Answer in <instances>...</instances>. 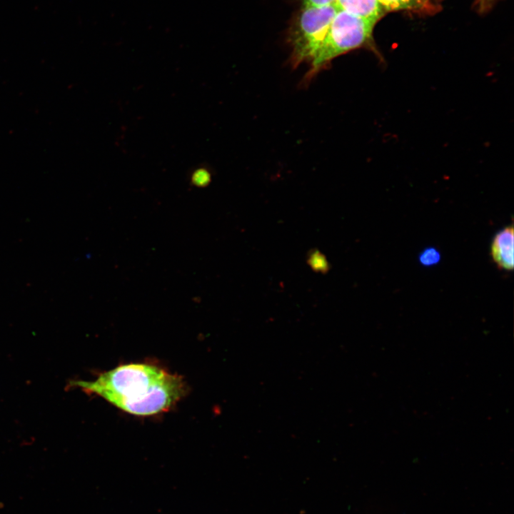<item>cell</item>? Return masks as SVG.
I'll return each instance as SVG.
<instances>
[{"label":"cell","mask_w":514,"mask_h":514,"mask_svg":"<svg viewBox=\"0 0 514 514\" xmlns=\"http://www.w3.org/2000/svg\"><path fill=\"white\" fill-rule=\"evenodd\" d=\"M307 263L312 270L317 273L324 274L330 269L326 257L317 249H313L308 253Z\"/></svg>","instance_id":"7"},{"label":"cell","mask_w":514,"mask_h":514,"mask_svg":"<svg viewBox=\"0 0 514 514\" xmlns=\"http://www.w3.org/2000/svg\"><path fill=\"white\" fill-rule=\"evenodd\" d=\"M336 0H303V5L326 6L335 4Z\"/></svg>","instance_id":"10"},{"label":"cell","mask_w":514,"mask_h":514,"mask_svg":"<svg viewBox=\"0 0 514 514\" xmlns=\"http://www.w3.org/2000/svg\"><path fill=\"white\" fill-rule=\"evenodd\" d=\"M419 262L424 266H433L440 261V253L434 247H428L420 253Z\"/></svg>","instance_id":"9"},{"label":"cell","mask_w":514,"mask_h":514,"mask_svg":"<svg viewBox=\"0 0 514 514\" xmlns=\"http://www.w3.org/2000/svg\"><path fill=\"white\" fill-rule=\"evenodd\" d=\"M385 11H406L433 14L440 9V0H378Z\"/></svg>","instance_id":"6"},{"label":"cell","mask_w":514,"mask_h":514,"mask_svg":"<svg viewBox=\"0 0 514 514\" xmlns=\"http://www.w3.org/2000/svg\"><path fill=\"white\" fill-rule=\"evenodd\" d=\"M374 26L369 21L338 9L325 39L310 63L303 84H308L320 71L330 66L333 59L353 50L366 48L378 55L373 41Z\"/></svg>","instance_id":"2"},{"label":"cell","mask_w":514,"mask_h":514,"mask_svg":"<svg viewBox=\"0 0 514 514\" xmlns=\"http://www.w3.org/2000/svg\"><path fill=\"white\" fill-rule=\"evenodd\" d=\"M482 1H488V0H482Z\"/></svg>","instance_id":"11"},{"label":"cell","mask_w":514,"mask_h":514,"mask_svg":"<svg viewBox=\"0 0 514 514\" xmlns=\"http://www.w3.org/2000/svg\"><path fill=\"white\" fill-rule=\"evenodd\" d=\"M337 11L335 4L326 6L302 5L293 20L288 34L293 67L311 62Z\"/></svg>","instance_id":"3"},{"label":"cell","mask_w":514,"mask_h":514,"mask_svg":"<svg viewBox=\"0 0 514 514\" xmlns=\"http://www.w3.org/2000/svg\"><path fill=\"white\" fill-rule=\"evenodd\" d=\"M69 388L96 394L120 410L138 416L167 411L187 393L183 378L148 363L119 366L96 380L73 381Z\"/></svg>","instance_id":"1"},{"label":"cell","mask_w":514,"mask_h":514,"mask_svg":"<svg viewBox=\"0 0 514 514\" xmlns=\"http://www.w3.org/2000/svg\"><path fill=\"white\" fill-rule=\"evenodd\" d=\"M339 10L346 11L376 24L385 14L378 0H336Z\"/></svg>","instance_id":"5"},{"label":"cell","mask_w":514,"mask_h":514,"mask_svg":"<svg viewBox=\"0 0 514 514\" xmlns=\"http://www.w3.org/2000/svg\"><path fill=\"white\" fill-rule=\"evenodd\" d=\"M211 181V175L209 171L203 167L195 169L191 175V183L198 188L207 186Z\"/></svg>","instance_id":"8"},{"label":"cell","mask_w":514,"mask_h":514,"mask_svg":"<svg viewBox=\"0 0 514 514\" xmlns=\"http://www.w3.org/2000/svg\"><path fill=\"white\" fill-rule=\"evenodd\" d=\"M513 242L512 225L505 226L494 236L490 245V256L498 268L506 271L513 269Z\"/></svg>","instance_id":"4"}]
</instances>
